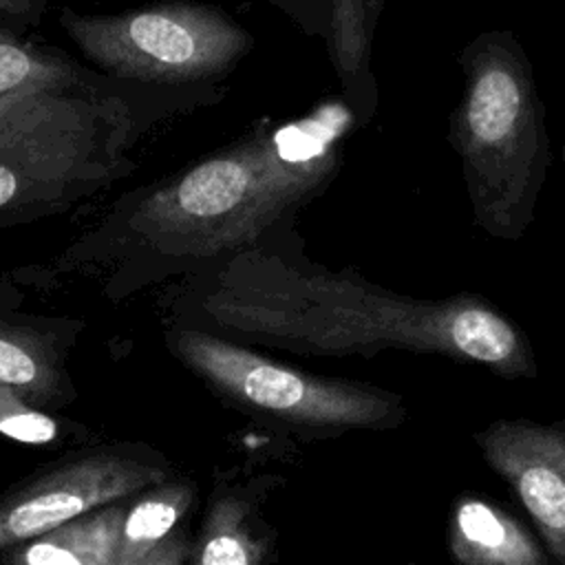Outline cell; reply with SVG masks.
Segmentation results:
<instances>
[{"instance_id":"5b68a950","label":"cell","mask_w":565,"mask_h":565,"mask_svg":"<svg viewBox=\"0 0 565 565\" xmlns=\"http://www.w3.org/2000/svg\"><path fill=\"white\" fill-rule=\"evenodd\" d=\"M57 24L97 71L170 88L223 86L256 44L230 11L196 0H159L117 13L62 7Z\"/></svg>"},{"instance_id":"277c9868","label":"cell","mask_w":565,"mask_h":565,"mask_svg":"<svg viewBox=\"0 0 565 565\" xmlns=\"http://www.w3.org/2000/svg\"><path fill=\"white\" fill-rule=\"evenodd\" d=\"M205 311L223 327L320 355L391 349L397 291L355 271L300 267L271 249L269 234L238 249L216 274Z\"/></svg>"},{"instance_id":"8992f818","label":"cell","mask_w":565,"mask_h":565,"mask_svg":"<svg viewBox=\"0 0 565 565\" xmlns=\"http://www.w3.org/2000/svg\"><path fill=\"white\" fill-rule=\"evenodd\" d=\"M179 355L223 393L316 430H391L408 419L402 395L280 366L210 333L183 331Z\"/></svg>"},{"instance_id":"ac0fdd59","label":"cell","mask_w":565,"mask_h":565,"mask_svg":"<svg viewBox=\"0 0 565 565\" xmlns=\"http://www.w3.org/2000/svg\"><path fill=\"white\" fill-rule=\"evenodd\" d=\"M411 565H419V563H411Z\"/></svg>"},{"instance_id":"5bb4252c","label":"cell","mask_w":565,"mask_h":565,"mask_svg":"<svg viewBox=\"0 0 565 565\" xmlns=\"http://www.w3.org/2000/svg\"><path fill=\"white\" fill-rule=\"evenodd\" d=\"M260 547L247 527L243 501L218 499L207 516L205 536L194 565H258Z\"/></svg>"},{"instance_id":"30bf717a","label":"cell","mask_w":565,"mask_h":565,"mask_svg":"<svg viewBox=\"0 0 565 565\" xmlns=\"http://www.w3.org/2000/svg\"><path fill=\"white\" fill-rule=\"evenodd\" d=\"M190 501V486L161 483L128 505L113 541L110 565H183V514Z\"/></svg>"},{"instance_id":"6da1fadb","label":"cell","mask_w":565,"mask_h":565,"mask_svg":"<svg viewBox=\"0 0 565 565\" xmlns=\"http://www.w3.org/2000/svg\"><path fill=\"white\" fill-rule=\"evenodd\" d=\"M225 86L110 77L71 53L0 29V223L60 212L135 170L161 124L212 108Z\"/></svg>"},{"instance_id":"8fae6325","label":"cell","mask_w":565,"mask_h":565,"mask_svg":"<svg viewBox=\"0 0 565 565\" xmlns=\"http://www.w3.org/2000/svg\"><path fill=\"white\" fill-rule=\"evenodd\" d=\"M386 0H329L327 53L340 95L358 115L362 128L377 110V82L371 71V44Z\"/></svg>"},{"instance_id":"2e32d148","label":"cell","mask_w":565,"mask_h":565,"mask_svg":"<svg viewBox=\"0 0 565 565\" xmlns=\"http://www.w3.org/2000/svg\"><path fill=\"white\" fill-rule=\"evenodd\" d=\"M285 13L305 35L322 38L329 24V0H263Z\"/></svg>"},{"instance_id":"7a4b0ae2","label":"cell","mask_w":565,"mask_h":565,"mask_svg":"<svg viewBox=\"0 0 565 565\" xmlns=\"http://www.w3.org/2000/svg\"><path fill=\"white\" fill-rule=\"evenodd\" d=\"M358 128L342 95L300 115L263 117L230 143L124 196L106 234L159 258L232 256L329 188Z\"/></svg>"},{"instance_id":"7c38bea8","label":"cell","mask_w":565,"mask_h":565,"mask_svg":"<svg viewBox=\"0 0 565 565\" xmlns=\"http://www.w3.org/2000/svg\"><path fill=\"white\" fill-rule=\"evenodd\" d=\"M126 508L113 503L20 543L7 565H110L113 541Z\"/></svg>"},{"instance_id":"52a82bcc","label":"cell","mask_w":565,"mask_h":565,"mask_svg":"<svg viewBox=\"0 0 565 565\" xmlns=\"http://www.w3.org/2000/svg\"><path fill=\"white\" fill-rule=\"evenodd\" d=\"M163 479L161 468L121 455H90L71 461L0 501V550L150 490Z\"/></svg>"},{"instance_id":"4fadbf2b","label":"cell","mask_w":565,"mask_h":565,"mask_svg":"<svg viewBox=\"0 0 565 565\" xmlns=\"http://www.w3.org/2000/svg\"><path fill=\"white\" fill-rule=\"evenodd\" d=\"M0 388L38 406L62 391V375L40 338L24 329L0 324Z\"/></svg>"},{"instance_id":"9a60e30c","label":"cell","mask_w":565,"mask_h":565,"mask_svg":"<svg viewBox=\"0 0 565 565\" xmlns=\"http://www.w3.org/2000/svg\"><path fill=\"white\" fill-rule=\"evenodd\" d=\"M0 435L22 444H46L57 437V424L11 391L0 388Z\"/></svg>"},{"instance_id":"3957f363","label":"cell","mask_w":565,"mask_h":565,"mask_svg":"<svg viewBox=\"0 0 565 565\" xmlns=\"http://www.w3.org/2000/svg\"><path fill=\"white\" fill-rule=\"evenodd\" d=\"M461 97L448 141L461 163L472 221L519 241L534 221L550 168V135L532 62L512 31H483L457 53Z\"/></svg>"},{"instance_id":"ba28073f","label":"cell","mask_w":565,"mask_h":565,"mask_svg":"<svg viewBox=\"0 0 565 565\" xmlns=\"http://www.w3.org/2000/svg\"><path fill=\"white\" fill-rule=\"evenodd\" d=\"M475 444L534 523L556 565H565V424L494 419Z\"/></svg>"},{"instance_id":"9c48e42d","label":"cell","mask_w":565,"mask_h":565,"mask_svg":"<svg viewBox=\"0 0 565 565\" xmlns=\"http://www.w3.org/2000/svg\"><path fill=\"white\" fill-rule=\"evenodd\" d=\"M446 547L455 565H556L541 539L481 494L452 501Z\"/></svg>"},{"instance_id":"e0dca14e","label":"cell","mask_w":565,"mask_h":565,"mask_svg":"<svg viewBox=\"0 0 565 565\" xmlns=\"http://www.w3.org/2000/svg\"><path fill=\"white\" fill-rule=\"evenodd\" d=\"M46 7L49 0H0V29L29 35L42 22Z\"/></svg>"}]
</instances>
